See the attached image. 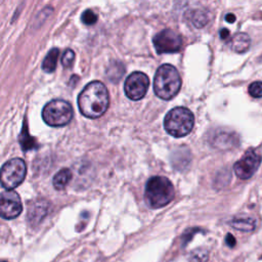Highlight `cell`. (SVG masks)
I'll list each match as a JSON object with an SVG mask.
<instances>
[{
  "mask_svg": "<svg viewBox=\"0 0 262 262\" xmlns=\"http://www.w3.org/2000/svg\"><path fill=\"white\" fill-rule=\"evenodd\" d=\"M208 259V252L203 249L193 251L190 257L191 262H206Z\"/></svg>",
  "mask_w": 262,
  "mask_h": 262,
  "instance_id": "cell-22",
  "label": "cell"
},
{
  "mask_svg": "<svg viewBox=\"0 0 262 262\" xmlns=\"http://www.w3.org/2000/svg\"><path fill=\"white\" fill-rule=\"evenodd\" d=\"M219 35H220V38H221L222 40H227V39H229V35H230V34H229V31H228L227 29L223 28V29H221Z\"/></svg>",
  "mask_w": 262,
  "mask_h": 262,
  "instance_id": "cell-24",
  "label": "cell"
},
{
  "mask_svg": "<svg viewBox=\"0 0 262 262\" xmlns=\"http://www.w3.org/2000/svg\"><path fill=\"white\" fill-rule=\"evenodd\" d=\"M194 124L193 114L186 107L177 106L167 113L164 119L165 130L174 137L187 135Z\"/></svg>",
  "mask_w": 262,
  "mask_h": 262,
  "instance_id": "cell-4",
  "label": "cell"
},
{
  "mask_svg": "<svg viewBox=\"0 0 262 262\" xmlns=\"http://www.w3.org/2000/svg\"><path fill=\"white\" fill-rule=\"evenodd\" d=\"M0 262H6V261H0Z\"/></svg>",
  "mask_w": 262,
  "mask_h": 262,
  "instance_id": "cell-26",
  "label": "cell"
},
{
  "mask_svg": "<svg viewBox=\"0 0 262 262\" xmlns=\"http://www.w3.org/2000/svg\"><path fill=\"white\" fill-rule=\"evenodd\" d=\"M148 86L149 79L144 73L133 72L125 80L124 91L131 100H139L146 94Z\"/></svg>",
  "mask_w": 262,
  "mask_h": 262,
  "instance_id": "cell-7",
  "label": "cell"
},
{
  "mask_svg": "<svg viewBox=\"0 0 262 262\" xmlns=\"http://www.w3.org/2000/svg\"><path fill=\"white\" fill-rule=\"evenodd\" d=\"M59 55V50L58 48H52L48 51L47 55L45 56L43 62H42V70L46 73H52L54 72L56 64H57V59Z\"/></svg>",
  "mask_w": 262,
  "mask_h": 262,
  "instance_id": "cell-14",
  "label": "cell"
},
{
  "mask_svg": "<svg viewBox=\"0 0 262 262\" xmlns=\"http://www.w3.org/2000/svg\"><path fill=\"white\" fill-rule=\"evenodd\" d=\"M190 21L198 28H201V27H204L208 20H209V17L207 15V13L205 11H200V10H195V11H192L190 13V17H189Z\"/></svg>",
  "mask_w": 262,
  "mask_h": 262,
  "instance_id": "cell-18",
  "label": "cell"
},
{
  "mask_svg": "<svg viewBox=\"0 0 262 262\" xmlns=\"http://www.w3.org/2000/svg\"><path fill=\"white\" fill-rule=\"evenodd\" d=\"M174 194L173 184L164 176H154L146 182L144 198L146 204L152 209L165 207L173 200Z\"/></svg>",
  "mask_w": 262,
  "mask_h": 262,
  "instance_id": "cell-3",
  "label": "cell"
},
{
  "mask_svg": "<svg viewBox=\"0 0 262 262\" xmlns=\"http://www.w3.org/2000/svg\"><path fill=\"white\" fill-rule=\"evenodd\" d=\"M181 78L175 67L169 63L161 66L155 75L154 91L164 100L173 98L180 90Z\"/></svg>",
  "mask_w": 262,
  "mask_h": 262,
  "instance_id": "cell-2",
  "label": "cell"
},
{
  "mask_svg": "<svg viewBox=\"0 0 262 262\" xmlns=\"http://www.w3.org/2000/svg\"><path fill=\"white\" fill-rule=\"evenodd\" d=\"M75 60V52L72 49H67L61 57V64L63 68H70L72 67L73 62Z\"/></svg>",
  "mask_w": 262,
  "mask_h": 262,
  "instance_id": "cell-20",
  "label": "cell"
},
{
  "mask_svg": "<svg viewBox=\"0 0 262 262\" xmlns=\"http://www.w3.org/2000/svg\"><path fill=\"white\" fill-rule=\"evenodd\" d=\"M225 20H226L227 23H234V20H235V15L232 14V13H228V14L225 15Z\"/></svg>",
  "mask_w": 262,
  "mask_h": 262,
  "instance_id": "cell-25",
  "label": "cell"
},
{
  "mask_svg": "<svg viewBox=\"0 0 262 262\" xmlns=\"http://www.w3.org/2000/svg\"><path fill=\"white\" fill-rule=\"evenodd\" d=\"M124 73H125V68L123 63L120 61L111 62L106 70V75L108 80L114 83H117L118 81H120Z\"/></svg>",
  "mask_w": 262,
  "mask_h": 262,
  "instance_id": "cell-16",
  "label": "cell"
},
{
  "mask_svg": "<svg viewBox=\"0 0 262 262\" xmlns=\"http://www.w3.org/2000/svg\"><path fill=\"white\" fill-rule=\"evenodd\" d=\"M225 243H226V245H227L228 247L232 248V247H234V246H235L236 241H235V238L233 237V235H232V234L227 233V234H226V237H225Z\"/></svg>",
  "mask_w": 262,
  "mask_h": 262,
  "instance_id": "cell-23",
  "label": "cell"
},
{
  "mask_svg": "<svg viewBox=\"0 0 262 262\" xmlns=\"http://www.w3.org/2000/svg\"><path fill=\"white\" fill-rule=\"evenodd\" d=\"M72 179V172L70 169L68 168H63L61 170H59L52 179V184L54 186V188L56 190H61L63 189L68 183L70 182V180Z\"/></svg>",
  "mask_w": 262,
  "mask_h": 262,
  "instance_id": "cell-13",
  "label": "cell"
},
{
  "mask_svg": "<svg viewBox=\"0 0 262 262\" xmlns=\"http://www.w3.org/2000/svg\"><path fill=\"white\" fill-rule=\"evenodd\" d=\"M230 225L241 231H252L256 227V222L253 218H234L230 221Z\"/></svg>",
  "mask_w": 262,
  "mask_h": 262,
  "instance_id": "cell-17",
  "label": "cell"
},
{
  "mask_svg": "<svg viewBox=\"0 0 262 262\" xmlns=\"http://www.w3.org/2000/svg\"><path fill=\"white\" fill-rule=\"evenodd\" d=\"M23 211V205L17 192L6 190L0 193V217L14 219Z\"/></svg>",
  "mask_w": 262,
  "mask_h": 262,
  "instance_id": "cell-9",
  "label": "cell"
},
{
  "mask_svg": "<svg viewBox=\"0 0 262 262\" xmlns=\"http://www.w3.org/2000/svg\"><path fill=\"white\" fill-rule=\"evenodd\" d=\"M251 40L248 34L237 33L231 39V49L237 53H244L250 48Z\"/></svg>",
  "mask_w": 262,
  "mask_h": 262,
  "instance_id": "cell-12",
  "label": "cell"
},
{
  "mask_svg": "<svg viewBox=\"0 0 262 262\" xmlns=\"http://www.w3.org/2000/svg\"><path fill=\"white\" fill-rule=\"evenodd\" d=\"M152 42L159 54L177 52L180 50L182 45L181 37L170 29H165L156 34Z\"/></svg>",
  "mask_w": 262,
  "mask_h": 262,
  "instance_id": "cell-8",
  "label": "cell"
},
{
  "mask_svg": "<svg viewBox=\"0 0 262 262\" xmlns=\"http://www.w3.org/2000/svg\"><path fill=\"white\" fill-rule=\"evenodd\" d=\"M81 20L84 25H87V26H91V25H94L96 21H97V14L91 10V9H87L85 10L82 15H81Z\"/></svg>",
  "mask_w": 262,
  "mask_h": 262,
  "instance_id": "cell-19",
  "label": "cell"
},
{
  "mask_svg": "<svg viewBox=\"0 0 262 262\" xmlns=\"http://www.w3.org/2000/svg\"><path fill=\"white\" fill-rule=\"evenodd\" d=\"M49 210V204L45 200H37L31 205L29 210L28 219L33 224H38L47 215Z\"/></svg>",
  "mask_w": 262,
  "mask_h": 262,
  "instance_id": "cell-11",
  "label": "cell"
},
{
  "mask_svg": "<svg viewBox=\"0 0 262 262\" xmlns=\"http://www.w3.org/2000/svg\"><path fill=\"white\" fill-rule=\"evenodd\" d=\"M262 158L254 150H248L233 166V170L239 179H249L254 175L261 164Z\"/></svg>",
  "mask_w": 262,
  "mask_h": 262,
  "instance_id": "cell-10",
  "label": "cell"
},
{
  "mask_svg": "<svg viewBox=\"0 0 262 262\" xmlns=\"http://www.w3.org/2000/svg\"><path fill=\"white\" fill-rule=\"evenodd\" d=\"M249 93L251 96L255 98H260L262 97V82L261 81H256L253 82L248 89Z\"/></svg>",
  "mask_w": 262,
  "mask_h": 262,
  "instance_id": "cell-21",
  "label": "cell"
},
{
  "mask_svg": "<svg viewBox=\"0 0 262 262\" xmlns=\"http://www.w3.org/2000/svg\"><path fill=\"white\" fill-rule=\"evenodd\" d=\"M19 144H20L21 148L25 151L31 150V149H35L38 146L35 138H33L30 135L29 131H28V127H27V122L26 121H24L23 131L20 132V135H19Z\"/></svg>",
  "mask_w": 262,
  "mask_h": 262,
  "instance_id": "cell-15",
  "label": "cell"
},
{
  "mask_svg": "<svg viewBox=\"0 0 262 262\" xmlns=\"http://www.w3.org/2000/svg\"><path fill=\"white\" fill-rule=\"evenodd\" d=\"M72 105L62 99H53L45 104L42 110L44 122L51 127H62L69 124L73 118Z\"/></svg>",
  "mask_w": 262,
  "mask_h": 262,
  "instance_id": "cell-5",
  "label": "cell"
},
{
  "mask_svg": "<svg viewBox=\"0 0 262 262\" xmlns=\"http://www.w3.org/2000/svg\"><path fill=\"white\" fill-rule=\"evenodd\" d=\"M27 166L23 159L14 158L7 161L0 169V183L7 189L12 190L25 179Z\"/></svg>",
  "mask_w": 262,
  "mask_h": 262,
  "instance_id": "cell-6",
  "label": "cell"
},
{
  "mask_svg": "<svg viewBox=\"0 0 262 262\" xmlns=\"http://www.w3.org/2000/svg\"><path fill=\"white\" fill-rule=\"evenodd\" d=\"M110 105L108 91L100 81L88 83L78 96V106L81 114L89 119L101 117Z\"/></svg>",
  "mask_w": 262,
  "mask_h": 262,
  "instance_id": "cell-1",
  "label": "cell"
}]
</instances>
